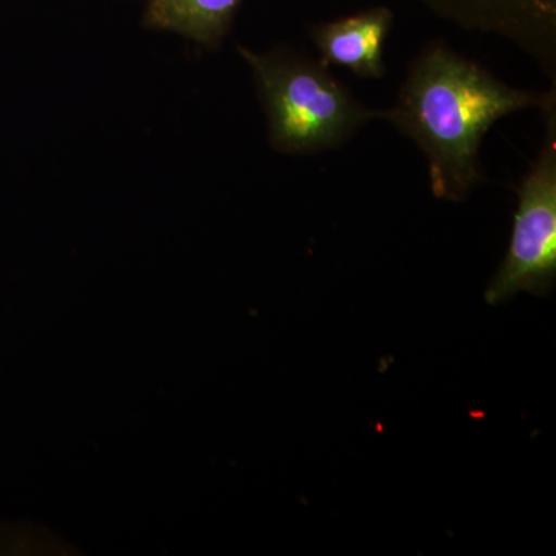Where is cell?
<instances>
[{
  "mask_svg": "<svg viewBox=\"0 0 556 556\" xmlns=\"http://www.w3.org/2000/svg\"><path fill=\"white\" fill-rule=\"evenodd\" d=\"M394 14L375 7L311 28L318 60L342 67L362 79H382L387 73L383 47L393 28Z\"/></svg>",
  "mask_w": 556,
  "mask_h": 556,
  "instance_id": "cell-5",
  "label": "cell"
},
{
  "mask_svg": "<svg viewBox=\"0 0 556 556\" xmlns=\"http://www.w3.org/2000/svg\"><path fill=\"white\" fill-rule=\"evenodd\" d=\"M540 155L517 188L510 247L485 291L496 306L519 292L547 295L556 280V102L544 110Z\"/></svg>",
  "mask_w": 556,
  "mask_h": 556,
  "instance_id": "cell-3",
  "label": "cell"
},
{
  "mask_svg": "<svg viewBox=\"0 0 556 556\" xmlns=\"http://www.w3.org/2000/svg\"><path fill=\"white\" fill-rule=\"evenodd\" d=\"M243 0H149L146 25L179 33L215 49L228 35Z\"/></svg>",
  "mask_w": 556,
  "mask_h": 556,
  "instance_id": "cell-6",
  "label": "cell"
},
{
  "mask_svg": "<svg viewBox=\"0 0 556 556\" xmlns=\"http://www.w3.org/2000/svg\"><path fill=\"white\" fill-rule=\"evenodd\" d=\"M463 30L500 36L536 62L556 87V0H416Z\"/></svg>",
  "mask_w": 556,
  "mask_h": 556,
  "instance_id": "cell-4",
  "label": "cell"
},
{
  "mask_svg": "<svg viewBox=\"0 0 556 556\" xmlns=\"http://www.w3.org/2000/svg\"><path fill=\"white\" fill-rule=\"evenodd\" d=\"M554 102L556 87L535 93L508 86L437 39L409 64L394 104L379 118L422 150L433 195L463 203L485 179L479 152L493 124Z\"/></svg>",
  "mask_w": 556,
  "mask_h": 556,
  "instance_id": "cell-1",
  "label": "cell"
},
{
  "mask_svg": "<svg viewBox=\"0 0 556 556\" xmlns=\"http://www.w3.org/2000/svg\"><path fill=\"white\" fill-rule=\"evenodd\" d=\"M254 75L278 153L316 155L345 146L380 110L369 109L320 60L288 47L257 53L239 47Z\"/></svg>",
  "mask_w": 556,
  "mask_h": 556,
  "instance_id": "cell-2",
  "label": "cell"
}]
</instances>
